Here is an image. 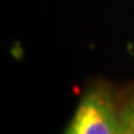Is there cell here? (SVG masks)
<instances>
[{
	"label": "cell",
	"instance_id": "1",
	"mask_svg": "<svg viewBox=\"0 0 134 134\" xmlns=\"http://www.w3.org/2000/svg\"><path fill=\"white\" fill-rule=\"evenodd\" d=\"M120 124L110 91L94 86L79 100L65 134H119Z\"/></svg>",
	"mask_w": 134,
	"mask_h": 134
},
{
	"label": "cell",
	"instance_id": "2",
	"mask_svg": "<svg viewBox=\"0 0 134 134\" xmlns=\"http://www.w3.org/2000/svg\"><path fill=\"white\" fill-rule=\"evenodd\" d=\"M120 132L119 134H134V127L132 126L131 122L122 112H120Z\"/></svg>",
	"mask_w": 134,
	"mask_h": 134
},
{
	"label": "cell",
	"instance_id": "3",
	"mask_svg": "<svg viewBox=\"0 0 134 134\" xmlns=\"http://www.w3.org/2000/svg\"><path fill=\"white\" fill-rule=\"evenodd\" d=\"M121 112L127 117L129 121L132 124V126L134 127V97L130 100V102L126 104V106H125Z\"/></svg>",
	"mask_w": 134,
	"mask_h": 134
}]
</instances>
